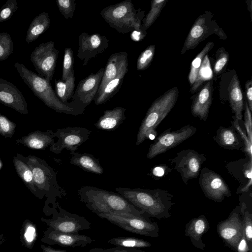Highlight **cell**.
<instances>
[{"mask_svg": "<svg viewBox=\"0 0 252 252\" xmlns=\"http://www.w3.org/2000/svg\"><path fill=\"white\" fill-rule=\"evenodd\" d=\"M81 202L97 215L100 214L147 215L118 193L92 186H84L78 190ZM148 216V215H147Z\"/></svg>", "mask_w": 252, "mask_h": 252, "instance_id": "obj_1", "label": "cell"}, {"mask_svg": "<svg viewBox=\"0 0 252 252\" xmlns=\"http://www.w3.org/2000/svg\"><path fill=\"white\" fill-rule=\"evenodd\" d=\"M14 66L24 83L39 99L49 108L60 113L79 115L84 113L85 107L80 103L72 101L63 103L58 97L49 81L41 75L27 68L21 63Z\"/></svg>", "mask_w": 252, "mask_h": 252, "instance_id": "obj_2", "label": "cell"}, {"mask_svg": "<svg viewBox=\"0 0 252 252\" xmlns=\"http://www.w3.org/2000/svg\"><path fill=\"white\" fill-rule=\"evenodd\" d=\"M115 189L118 194L148 216L160 219L170 216L173 195L167 190L122 187Z\"/></svg>", "mask_w": 252, "mask_h": 252, "instance_id": "obj_3", "label": "cell"}, {"mask_svg": "<svg viewBox=\"0 0 252 252\" xmlns=\"http://www.w3.org/2000/svg\"><path fill=\"white\" fill-rule=\"evenodd\" d=\"M22 157L32 172L36 188L47 198L45 207L51 204L52 213L56 208L57 199L65 196L66 191L59 186L55 172L45 160L32 155Z\"/></svg>", "mask_w": 252, "mask_h": 252, "instance_id": "obj_4", "label": "cell"}, {"mask_svg": "<svg viewBox=\"0 0 252 252\" xmlns=\"http://www.w3.org/2000/svg\"><path fill=\"white\" fill-rule=\"evenodd\" d=\"M179 95L177 87H173L157 98L148 109L139 128L136 145L147 139H154L156 129L175 106Z\"/></svg>", "mask_w": 252, "mask_h": 252, "instance_id": "obj_5", "label": "cell"}, {"mask_svg": "<svg viewBox=\"0 0 252 252\" xmlns=\"http://www.w3.org/2000/svg\"><path fill=\"white\" fill-rule=\"evenodd\" d=\"M100 15L104 20L120 33L138 32L141 21L131 0H125L104 8Z\"/></svg>", "mask_w": 252, "mask_h": 252, "instance_id": "obj_6", "label": "cell"}, {"mask_svg": "<svg viewBox=\"0 0 252 252\" xmlns=\"http://www.w3.org/2000/svg\"><path fill=\"white\" fill-rule=\"evenodd\" d=\"M97 216L128 232L149 237H158V224L148 219V216L140 217L124 214H100Z\"/></svg>", "mask_w": 252, "mask_h": 252, "instance_id": "obj_7", "label": "cell"}, {"mask_svg": "<svg viewBox=\"0 0 252 252\" xmlns=\"http://www.w3.org/2000/svg\"><path fill=\"white\" fill-rule=\"evenodd\" d=\"M52 214V218H41L42 221L55 230L63 233L77 234L80 231L91 228V223L85 217L72 214L61 207L56 203V208Z\"/></svg>", "mask_w": 252, "mask_h": 252, "instance_id": "obj_8", "label": "cell"}, {"mask_svg": "<svg viewBox=\"0 0 252 252\" xmlns=\"http://www.w3.org/2000/svg\"><path fill=\"white\" fill-rule=\"evenodd\" d=\"M168 128L156 137L150 145L147 158L152 159L160 154L166 152L192 136L197 131V128L190 125H186L180 128L171 131Z\"/></svg>", "mask_w": 252, "mask_h": 252, "instance_id": "obj_9", "label": "cell"}, {"mask_svg": "<svg viewBox=\"0 0 252 252\" xmlns=\"http://www.w3.org/2000/svg\"><path fill=\"white\" fill-rule=\"evenodd\" d=\"M206 160L204 154L188 149L179 152L171 159V162L175 164L173 169L180 174L183 182L187 184L189 180L198 177L202 165Z\"/></svg>", "mask_w": 252, "mask_h": 252, "instance_id": "obj_10", "label": "cell"}, {"mask_svg": "<svg viewBox=\"0 0 252 252\" xmlns=\"http://www.w3.org/2000/svg\"><path fill=\"white\" fill-rule=\"evenodd\" d=\"M58 54L54 42L50 41L40 44L30 55V60L37 73L49 82L54 76Z\"/></svg>", "mask_w": 252, "mask_h": 252, "instance_id": "obj_11", "label": "cell"}, {"mask_svg": "<svg viewBox=\"0 0 252 252\" xmlns=\"http://www.w3.org/2000/svg\"><path fill=\"white\" fill-rule=\"evenodd\" d=\"M91 131L85 127H67L58 128L54 132L58 140L50 146V150L58 154L65 149L70 152H76L78 148L89 139Z\"/></svg>", "mask_w": 252, "mask_h": 252, "instance_id": "obj_12", "label": "cell"}, {"mask_svg": "<svg viewBox=\"0 0 252 252\" xmlns=\"http://www.w3.org/2000/svg\"><path fill=\"white\" fill-rule=\"evenodd\" d=\"M199 184L205 196L216 202H221L231 195V191L223 178L207 167L201 168Z\"/></svg>", "mask_w": 252, "mask_h": 252, "instance_id": "obj_13", "label": "cell"}, {"mask_svg": "<svg viewBox=\"0 0 252 252\" xmlns=\"http://www.w3.org/2000/svg\"><path fill=\"white\" fill-rule=\"evenodd\" d=\"M78 40L77 57L84 60V65H86L90 59L105 52L109 46L107 37L99 33L89 34L82 32L79 35Z\"/></svg>", "mask_w": 252, "mask_h": 252, "instance_id": "obj_14", "label": "cell"}, {"mask_svg": "<svg viewBox=\"0 0 252 252\" xmlns=\"http://www.w3.org/2000/svg\"><path fill=\"white\" fill-rule=\"evenodd\" d=\"M225 166L230 175L238 182L239 186L236 189L237 194L251 190L252 186V159L246 156L245 158L227 163Z\"/></svg>", "mask_w": 252, "mask_h": 252, "instance_id": "obj_15", "label": "cell"}, {"mask_svg": "<svg viewBox=\"0 0 252 252\" xmlns=\"http://www.w3.org/2000/svg\"><path fill=\"white\" fill-rule=\"evenodd\" d=\"M41 241L48 245L74 248L85 247L93 243L94 240L89 236L63 233L49 227L44 232Z\"/></svg>", "mask_w": 252, "mask_h": 252, "instance_id": "obj_16", "label": "cell"}, {"mask_svg": "<svg viewBox=\"0 0 252 252\" xmlns=\"http://www.w3.org/2000/svg\"><path fill=\"white\" fill-rule=\"evenodd\" d=\"M104 68H100L96 73H91L81 80L72 96V101L78 102L85 108L94 99L101 81Z\"/></svg>", "mask_w": 252, "mask_h": 252, "instance_id": "obj_17", "label": "cell"}, {"mask_svg": "<svg viewBox=\"0 0 252 252\" xmlns=\"http://www.w3.org/2000/svg\"><path fill=\"white\" fill-rule=\"evenodd\" d=\"M0 103L22 114L28 113V103L21 92L12 83L0 78Z\"/></svg>", "mask_w": 252, "mask_h": 252, "instance_id": "obj_18", "label": "cell"}, {"mask_svg": "<svg viewBox=\"0 0 252 252\" xmlns=\"http://www.w3.org/2000/svg\"><path fill=\"white\" fill-rule=\"evenodd\" d=\"M238 207L235 209L227 220L220 222L218 227L220 237L234 248H237L244 234L243 224L238 213Z\"/></svg>", "mask_w": 252, "mask_h": 252, "instance_id": "obj_19", "label": "cell"}, {"mask_svg": "<svg viewBox=\"0 0 252 252\" xmlns=\"http://www.w3.org/2000/svg\"><path fill=\"white\" fill-rule=\"evenodd\" d=\"M213 87L212 81L208 82L198 92L194 98L191 112L193 116L206 121L212 103Z\"/></svg>", "mask_w": 252, "mask_h": 252, "instance_id": "obj_20", "label": "cell"}, {"mask_svg": "<svg viewBox=\"0 0 252 252\" xmlns=\"http://www.w3.org/2000/svg\"><path fill=\"white\" fill-rule=\"evenodd\" d=\"M210 32H213L207 23V17L205 15H200L189 32L181 53L183 54L187 50L194 48L201 41L208 36Z\"/></svg>", "mask_w": 252, "mask_h": 252, "instance_id": "obj_21", "label": "cell"}, {"mask_svg": "<svg viewBox=\"0 0 252 252\" xmlns=\"http://www.w3.org/2000/svg\"><path fill=\"white\" fill-rule=\"evenodd\" d=\"M127 56V53L126 52L116 53L110 56L104 68L96 96L100 94L105 85L115 78L124 65L128 63Z\"/></svg>", "mask_w": 252, "mask_h": 252, "instance_id": "obj_22", "label": "cell"}, {"mask_svg": "<svg viewBox=\"0 0 252 252\" xmlns=\"http://www.w3.org/2000/svg\"><path fill=\"white\" fill-rule=\"evenodd\" d=\"M54 138V132L51 130H47L45 132L37 130L22 136L15 142L17 144H23L31 149L45 150L55 142Z\"/></svg>", "mask_w": 252, "mask_h": 252, "instance_id": "obj_23", "label": "cell"}, {"mask_svg": "<svg viewBox=\"0 0 252 252\" xmlns=\"http://www.w3.org/2000/svg\"><path fill=\"white\" fill-rule=\"evenodd\" d=\"M213 139L222 148L243 151L242 139L231 126L228 127L220 126Z\"/></svg>", "mask_w": 252, "mask_h": 252, "instance_id": "obj_24", "label": "cell"}, {"mask_svg": "<svg viewBox=\"0 0 252 252\" xmlns=\"http://www.w3.org/2000/svg\"><path fill=\"white\" fill-rule=\"evenodd\" d=\"M228 90L229 104L233 116L239 122L242 120L244 101L240 81L237 74L234 75L230 80Z\"/></svg>", "mask_w": 252, "mask_h": 252, "instance_id": "obj_25", "label": "cell"}, {"mask_svg": "<svg viewBox=\"0 0 252 252\" xmlns=\"http://www.w3.org/2000/svg\"><path fill=\"white\" fill-rule=\"evenodd\" d=\"M125 111L126 109L122 107L106 110L94 125L99 129L114 130L126 119Z\"/></svg>", "mask_w": 252, "mask_h": 252, "instance_id": "obj_26", "label": "cell"}, {"mask_svg": "<svg viewBox=\"0 0 252 252\" xmlns=\"http://www.w3.org/2000/svg\"><path fill=\"white\" fill-rule=\"evenodd\" d=\"M22 156L18 154L13 158L16 171L31 192L37 198L42 199L44 196L36 188L34 184L32 172L27 163L23 160Z\"/></svg>", "mask_w": 252, "mask_h": 252, "instance_id": "obj_27", "label": "cell"}, {"mask_svg": "<svg viewBox=\"0 0 252 252\" xmlns=\"http://www.w3.org/2000/svg\"><path fill=\"white\" fill-rule=\"evenodd\" d=\"M72 155L70 163L77 166L83 170L96 174H101L104 170L101 166L99 159L93 155L88 154H81L78 152H70Z\"/></svg>", "mask_w": 252, "mask_h": 252, "instance_id": "obj_28", "label": "cell"}, {"mask_svg": "<svg viewBox=\"0 0 252 252\" xmlns=\"http://www.w3.org/2000/svg\"><path fill=\"white\" fill-rule=\"evenodd\" d=\"M128 71V63L122 67L117 76L109 81L104 87L99 95L94 99V103L100 105L106 102L119 91L124 78Z\"/></svg>", "mask_w": 252, "mask_h": 252, "instance_id": "obj_29", "label": "cell"}, {"mask_svg": "<svg viewBox=\"0 0 252 252\" xmlns=\"http://www.w3.org/2000/svg\"><path fill=\"white\" fill-rule=\"evenodd\" d=\"M50 20L46 12H42L36 16L30 24L27 32L26 41L30 43L35 40L49 27Z\"/></svg>", "mask_w": 252, "mask_h": 252, "instance_id": "obj_30", "label": "cell"}, {"mask_svg": "<svg viewBox=\"0 0 252 252\" xmlns=\"http://www.w3.org/2000/svg\"><path fill=\"white\" fill-rule=\"evenodd\" d=\"M75 76L74 71H72L64 80L56 82V93L59 99L63 103L72 97L75 87Z\"/></svg>", "mask_w": 252, "mask_h": 252, "instance_id": "obj_31", "label": "cell"}, {"mask_svg": "<svg viewBox=\"0 0 252 252\" xmlns=\"http://www.w3.org/2000/svg\"><path fill=\"white\" fill-rule=\"evenodd\" d=\"M38 237L37 229L36 225L32 221L26 220L20 232V240L22 245L26 248L32 249Z\"/></svg>", "mask_w": 252, "mask_h": 252, "instance_id": "obj_32", "label": "cell"}, {"mask_svg": "<svg viewBox=\"0 0 252 252\" xmlns=\"http://www.w3.org/2000/svg\"><path fill=\"white\" fill-rule=\"evenodd\" d=\"M107 242L111 245L129 248L149 247L151 244L148 241L132 237H116L109 239Z\"/></svg>", "mask_w": 252, "mask_h": 252, "instance_id": "obj_33", "label": "cell"}, {"mask_svg": "<svg viewBox=\"0 0 252 252\" xmlns=\"http://www.w3.org/2000/svg\"><path fill=\"white\" fill-rule=\"evenodd\" d=\"M212 77L213 72L207 54L205 56L202 61L196 80L192 85L190 91L191 93L196 92L204 82L212 79Z\"/></svg>", "mask_w": 252, "mask_h": 252, "instance_id": "obj_34", "label": "cell"}, {"mask_svg": "<svg viewBox=\"0 0 252 252\" xmlns=\"http://www.w3.org/2000/svg\"><path fill=\"white\" fill-rule=\"evenodd\" d=\"M214 45V44L213 42L210 41L208 42L201 52L192 61L188 77L190 85H193L195 82L198 72L201 66L204 58L213 48Z\"/></svg>", "mask_w": 252, "mask_h": 252, "instance_id": "obj_35", "label": "cell"}, {"mask_svg": "<svg viewBox=\"0 0 252 252\" xmlns=\"http://www.w3.org/2000/svg\"><path fill=\"white\" fill-rule=\"evenodd\" d=\"M167 0H153L151 1L149 12L143 19L142 29L146 30L150 27L159 15L162 9L165 5Z\"/></svg>", "mask_w": 252, "mask_h": 252, "instance_id": "obj_36", "label": "cell"}, {"mask_svg": "<svg viewBox=\"0 0 252 252\" xmlns=\"http://www.w3.org/2000/svg\"><path fill=\"white\" fill-rule=\"evenodd\" d=\"M189 224L186 232L192 241H200L202 235L206 228V223L203 218L199 217L193 219Z\"/></svg>", "mask_w": 252, "mask_h": 252, "instance_id": "obj_37", "label": "cell"}, {"mask_svg": "<svg viewBox=\"0 0 252 252\" xmlns=\"http://www.w3.org/2000/svg\"><path fill=\"white\" fill-rule=\"evenodd\" d=\"M233 120L231 122V126L234 128L242 139L243 144V152L245 154L246 156L252 159V142L249 139L246 131L239 125L238 120L234 116L233 117Z\"/></svg>", "mask_w": 252, "mask_h": 252, "instance_id": "obj_38", "label": "cell"}, {"mask_svg": "<svg viewBox=\"0 0 252 252\" xmlns=\"http://www.w3.org/2000/svg\"><path fill=\"white\" fill-rule=\"evenodd\" d=\"M13 51V43L7 32L0 33V61L5 60Z\"/></svg>", "mask_w": 252, "mask_h": 252, "instance_id": "obj_39", "label": "cell"}, {"mask_svg": "<svg viewBox=\"0 0 252 252\" xmlns=\"http://www.w3.org/2000/svg\"><path fill=\"white\" fill-rule=\"evenodd\" d=\"M156 46L151 45L147 47L139 55L136 63L138 70H144L150 64L155 53Z\"/></svg>", "mask_w": 252, "mask_h": 252, "instance_id": "obj_40", "label": "cell"}, {"mask_svg": "<svg viewBox=\"0 0 252 252\" xmlns=\"http://www.w3.org/2000/svg\"><path fill=\"white\" fill-rule=\"evenodd\" d=\"M74 64V55L71 49L66 47L64 52L63 72L61 80H65L68 75L73 71Z\"/></svg>", "mask_w": 252, "mask_h": 252, "instance_id": "obj_41", "label": "cell"}, {"mask_svg": "<svg viewBox=\"0 0 252 252\" xmlns=\"http://www.w3.org/2000/svg\"><path fill=\"white\" fill-rule=\"evenodd\" d=\"M16 124L0 113V134L5 138H12L15 133Z\"/></svg>", "mask_w": 252, "mask_h": 252, "instance_id": "obj_42", "label": "cell"}, {"mask_svg": "<svg viewBox=\"0 0 252 252\" xmlns=\"http://www.w3.org/2000/svg\"><path fill=\"white\" fill-rule=\"evenodd\" d=\"M56 3L60 12L65 19L73 18L76 7L75 0H57Z\"/></svg>", "mask_w": 252, "mask_h": 252, "instance_id": "obj_43", "label": "cell"}, {"mask_svg": "<svg viewBox=\"0 0 252 252\" xmlns=\"http://www.w3.org/2000/svg\"><path fill=\"white\" fill-rule=\"evenodd\" d=\"M229 60V54L223 47L219 48L217 52V57L214 65V72L215 74L221 72L226 66Z\"/></svg>", "mask_w": 252, "mask_h": 252, "instance_id": "obj_44", "label": "cell"}, {"mask_svg": "<svg viewBox=\"0 0 252 252\" xmlns=\"http://www.w3.org/2000/svg\"><path fill=\"white\" fill-rule=\"evenodd\" d=\"M17 8L16 0H7L0 9V23L9 19Z\"/></svg>", "mask_w": 252, "mask_h": 252, "instance_id": "obj_45", "label": "cell"}, {"mask_svg": "<svg viewBox=\"0 0 252 252\" xmlns=\"http://www.w3.org/2000/svg\"><path fill=\"white\" fill-rule=\"evenodd\" d=\"M245 204H243L241 207V209L244 213V220L243 222L244 233L247 241L249 242L251 246L252 238V215L249 212L245 210Z\"/></svg>", "mask_w": 252, "mask_h": 252, "instance_id": "obj_46", "label": "cell"}, {"mask_svg": "<svg viewBox=\"0 0 252 252\" xmlns=\"http://www.w3.org/2000/svg\"><path fill=\"white\" fill-rule=\"evenodd\" d=\"M244 109L245 111V122L244 126L246 134L250 139L252 142V114L250 111L247 101H245L244 104Z\"/></svg>", "mask_w": 252, "mask_h": 252, "instance_id": "obj_47", "label": "cell"}, {"mask_svg": "<svg viewBox=\"0 0 252 252\" xmlns=\"http://www.w3.org/2000/svg\"><path fill=\"white\" fill-rule=\"evenodd\" d=\"M88 252H146L137 249L116 246L111 248H94Z\"/></svg>", "mask_w": 252, "mask_h": 252, "instance_id": "obj_48", "label": "cell"}, {"mask_svg": "<svg viewBox=\"0 0 252 252\" xmlns=\"http://www.w3.org/2000/svg\"><path fill=\"white\" fill-rule=\"evenodd\" d=\"M172 170V169L166 164H159L153 167L151 170L150 176L155 179L159 178L167 175Z\"/></svg>", "mask_w": 252, "mask_h": 252, "instance_id": "obj_49", "label": "cell"}, {"mask_svg": "<svg viewBox=\"0 0 252 252\" xmlns=\"http://www.w3.org/2000/svg\"><path fill=\"white\" fill-rule=\"evenodd\" d=\"M246 94L247 103L250 111H252V80L247 81L245 84Z\"/></svg>", "mask_w": 252, "mask_h": 252, "instance_id": "obj_50", "label": "cell"}, {"mask_svg": "<svg viewBox=\"0 0 252 252\" xmlns=\"http://www.w3.org/2000/svg\"><path fill=\"white\" fill-rule=\"evenodd\" d=\"M237 248L238 252H247L249 250V247L244 234L240 240Z\"/></svg>", "mask_w": 252, "mask_h": 252, "instance_id": "obj_51", "label": "cell"}, {"mask_svg": "<svg viewBox=\"0 0 252 252\" xmlns=\"http://www.w3.org/2000/svg\"><path fill=\"white\" fill-rule=\"evenodd\" d=\"M41 248L43 252H66V251L64 250H56L50 246H46L44 245H41Z\"/></svg>", "mask_w": 252, "mask_h": 252, "instance_id": "obj_52", "label": "cell"}, {"mask_svg": "<svg viewBox=\"0 0 252 252\" xmlns=\"http://www.w3.org/2000/svg\"><path fill=\"white\" fill-rule=\"evenodd\" d=\"M7 236L3 234L0 235V245L3 243L7 239Z\"/></svg>", "mask_w": 252, "mask_h": 252, "instance_id": "obj_53", "label": "cell"}]
</instances>
